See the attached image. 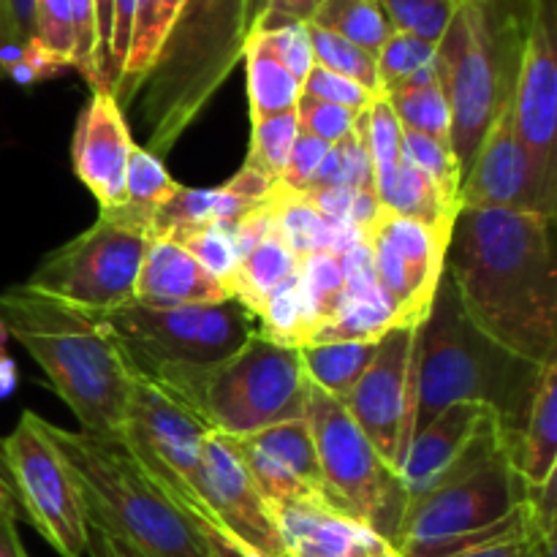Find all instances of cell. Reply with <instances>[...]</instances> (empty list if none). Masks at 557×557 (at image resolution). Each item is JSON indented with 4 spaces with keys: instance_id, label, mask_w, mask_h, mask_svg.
I'll return each instance as SVG.
<instances>
[{
    "instance_id": "obj_1",
    "label": "cell",
    "mask_w": 557,
    "mask_h": 557,
    "mask_svg": "<svg viewBox=\"0 0 557 557\" xmlns=\"http://www.w3.org/2000/svg\"><path fill=\"white\" fill-rule=\"evenodd\" d=\"M555 218L460 207L446 277L484 337L533 364L557 362Z\"/></svg>"
},
{
    "instance_id": "obj_2",
    "label": "cell",
    "mask_w": 557,
    "mask_h": 557,
    "mask_svg": "<svg viewBox=\"0 0 557 557\" xmlns=\"http://www.w3.org/2000/svg\"><path fill=\"white\" fill-rule=\"evenodd\" d=\"M0 324L36 359L82 433L120 441L134 370L98 321L76 305L20 283L0 294Z\"/></svg>"
},
{
    "instance_id": "obj_3",
    "label": "cell",
    "mask_w": 557,
    "mask_h": 557,
    "mask_svg": "<svg viewBox=\"0 0 557 557\" xmlns=\"http://www.w3.org/2000/svg\"><path fill=\"white\" fill-rule=\"evenodd\" d=\"M542 368L484 337L462 313L455 286L444 272L433 308L419 326L411 375V435L444 408L479 403L498 413L515 462Z\"/></svg>"
},
{
    "instance_id": "obj_4",
    "label": "cell",
    "mask_w": 557,
    "mask_h": 557,
    "mask_svg": "<svg viewBox=\"0 0 557 557\" xmlns=\"http://www.w3.org/2000/svg\"><path fill=\"white\" fill-rule=\"evenodd\" d=\"M248 0H183L139 92L147 152L169 156L243 60Z\"/></svg>"
},
{
    "instance_id": "obj_5",
    "label": "cell",
    "mask_w": 557,
    "mask_h": 557,
    "mask_svg": "<svg viewBox=\"0 0 557 557\" xmlns=\"http://www.w3.org/2000/svg\"><path fill=\"white\" fill-rule=\"evenodd\" d=\"M531 0H460L435 47V74L451 112V152L462 177L490 125L511 101Z\"/></svg>"
},
{
    "instance_id": "obj_6",
    "label": "cell",
    "mask_w": 557,
    "mask_h": 557,
    "mask_svg": "<svg viewBox=\"0 0 557 557\" xmlns=\"http://www.w3.org/2000/svg\"><path fill=\"white\" fill-rule=\"evenodd\" d=\"M44 430L74 479L90 525L147 557H207L188 517L123 441L54 428L47 419Z\"/></svg>"
},
{
    "instance_id": "obj_7",
    "label": "cell",
    "mask_w": 557,
    "mask_h": 557,
    "mask_svg": "<svg viewBox=\"0 0 557 557\" xmlns=\"http://www.w3.org/2000/svg\"><path fill=\"white\" fill-rule=\"evenodd\" d=\"M141 375L177 397L207 430L228 438L297 422L305 419L308 408L310 381L299 351L277 346L259 332L223 362L207 368H158Z\"/></svg>"
},
{
    "instance_id": "obj_8",
    "label": "cell",
    "mask_w": 557,
    "mask_h": 557,
    "mask_svg": "<svg viewBox=\"0 0 557 557\" xmlns=\"http://www.w3.org/2000/svg\"><path fill=\"white\" fill-rule=\"evenodd\" d=\"M528 484L506 451L471 462L408 500L397 533L400 557H449L528 528Z\"/></svg>"
},
{
    "instance_id": "obj_9",
    "label": "cell",
    "mask_w": 557,
    "mask_h": 557,
    "mask_svg": "<svg viewBox=\"0 0 557 557\" xmlns=\"http://www.w3.org/2000/svg\"><path fill=\"white\" fill-rule=\"evenodd\" d=\"M85 313L120 343L131 368L139 373L223 362L259 332L256 315L232 297L218 305L150 308L128 302Z\"/></svg>"
},
{
    "instance_id": "obj_10",
    "label": "cell",
    "mask_w": 557,
    "mask_h": 557,
    "mask_svg": "<svg viewBox=\"0 0 557 557\" xmlns=\"http://www.w3.org/2000/svg\"><path fill=\"white\" fill-rule=\"evenodd\" d=\"M152 234L150 223L125 207L98 210L92 226L41 261L27 286L85 310H109L134 302Z\"/></svg>"
},
{
    "instance_id": "obj_11",
    "label": "cell",
    "mask_w": 557,
    "mask_h": 557,
    "mask_svg": "<svg viewBox=\"0 0 557 557\" xmlns=\"http://www.w3.org/2000/svg\"><path fill=\"white\" fill-rule=\"evenodd\" d=\"M305 422L313 435L321 471L341 509L397 547V533L408 506L400 476L381 460L346 406L315 384L308 386Z\"/></svg>"
},
{
    "instance_id": "obj_12",
    "label": "cell",
    "mask_w": 557,
    "mask_h": 557,
    "mask_svg": "<svg viewBox=\"0 0 557 557\" xmlns=\"http://www.w3.org/2000/svg\"><path fill=\"white\" fill-rule=\"evenodd\" d=\"M22 517L60 557L87 555V517L63 457L44 430V419L25 411L0 441Z\"/></svg>"
},
{
    "instance_id": "obj_13",
    "label": "cell",
    "mask_w": 557,
    "mask_h": 557,
    "mask_svg": "<svg viewBox=\"0 0 557 557\" xmlns=\"http://www.w3.org/2000/svg\"><path fill=\"white\" fill-rule=\"evenodd\" d=\"M419 326H389L375 343L370 368L343 400L354 422L397 476L411 441V375Z\"/></svg>"
},
{
    "instance_id": "obj_14",
    "label": "cell",
    "mask_w": 557,
    "mask_h": 557,
    "mask_svg": "<svg viewBox=\"0 0 557 557\" xmlns=\"http://www.w3.org/2000/svg\"><path fill=\"white\" fill-rule=\"evenodd\" d=\"M364 243L375 281L395 305L397 324H422L444 277L449 239L424 223L381 210L379 221L364 232Z\"/></svg>"
},
{
    "instance_id": "obj_15",
    "label": "cell",
    "mask_w": 557,
    "mask_h": 557,
    "mask_svg": "<svg viewBox=\"0 0 557 557\" xmlns=\"http://www.w3.org/2000/svg\"><path fill=\"white\" fill-rule=\"evenodd\" d=\"M511 117L536 172L557 188V0H531Z\"/></svg>"
},
{
    "instance_id": "obj_16",
    "label": "cell",
    "mask_w": 557,
    "mask_h": 557,
    "mask_svg": "<svg viewBox=\"0 0 557 557\" xmlns=\"http://www.w3.org/2000/svg\"><path fill=\"white\" fill-rule=\"evenodd\" d=\"M207 433L210 430L177 397L134 370L120 441L139 457L141 466L194 487Z\"/></svg>"
},
{
    "instance_id": "obj_17",
    "label": "cell",
    "mask_w": 557,
    "mask_h": 557,
    "mask_svg": "<svg viewBox=\"0 0 557 557\" xmlns=\"http://www.w3.org/2000/svg\"><path fill=\"white\" fill-rule=\"evenodd\" d=\"M460 207L557 215V188L536 172L522 147L511 117V101L493 120L471 169L462 177Z\"/></svg>"
},
{
    "instance_id": "obj_18",
    "label": "cell",
    "mask_w": 557,
    "mask_h": 557,
    "mask_svg": "<svg viewBox=\"0 0 557 557\" xmlns=\"http://www.w3.org/2000/svg\"><path fill=\"white\" fill-rule=\"evenodd\" d=\"M495 451L509 455L504 428L493 408L479 403H457L444 408L438 417L411 435V444L403 457L400 482L408 500L419 498L451 473Z\"/></svg>"
},
{
    "instance_id": "obj_19",
    "label": "cell",
    "mask_w": 557,
    "mask_h": 557,
    "mask_svg": "<svg viewBox=\"0 0 557 557\" xmlns=\"http://www.w3.org/2000/svg\"><path fill=\"white\" fill-rule=\"evenodd\" d=\"M201 506L259 557H288L270 504L250 482L232 438L207 433L201 444L199 479L188 487Z\"/></svg>"
},
{
    "instance_id": "obj_20",
    "label": "cell",
    "mask_w": 557,
    "mask_h": 557,
    "mask_svg": "<svg viewBox=\"0 0 557 557\" xmlns=\"http://www.w3.org/2000/svg\"><path fill=\"white\" fill-rule=\"evenodd\" d=\"M232 444L253 487L270 506L313 504L346 515L326 484L305 419L232 438Z\"/></svg>"
},
{
    "instance_id": "obj_21",
    "label": "cell",
    "mask_w": 557,
    "mask_h": 557,
    "mask_svg": "<svg viewBox=\"0 0 557 557\" xmlns=\"http://www.w3.org/2000/svg\"><path fill=\"white\" fill-rule=\"evenodd\" d=\"M131 128L125 112L109 90H92L90 101L76 117L71 163L74 174L96 196L101 210H112L125 201V169H128Z\"/></svg>"
},
{
    "instance_id": "obj_22",
    "label": "cell",
    "mask_w": 557,
    "mask_h": 557,
    "mask_svg": "<svg viewBox=\"0 0 557 557\" xmlns=\"http://www.w3.org/2000/svg\"><path fill=\"white\" fill-rule=\"evenodd\" d=\"M288 557H400L364 522L313 504L270 506Z\"/></svg>"
},
{
    "instance_id": "obj_23",
    "label": "cell",
    "mask_w": 557,
    "mask_h": 557,
    "mask_svg": "<svg viewBox=\"0 0 557 557\" xmlns=\"http://www.w3.org/2000/svg\"><path fill=\"white\" fill-rule=\"evenodd\" d=\"M226 299L228 292L221 277L212 275L188 250L166 237L152 239L136 275L134 302L150 308H185V305H218Z\"/></svg>"
},
{
    "instance_id": "obj_24",
    "label": "cell",
    "mask_w": 557,
    "mask_h": 557,
    "mask_svg": "<svg viewBox=\"0 0 557 557\" xmlns=\"http://www.w3.org/2000/svg\"><path fill=\"white\" fill-rule=\"evenodd\" d=\"M348 286L341 310L335 319L326 321L310 343L332 341H379L389 326L397 324V313L392 299L379 286L370 261L368 243L357 245L346 253Z\"/></svg>"
},
{
    "instance_id": "obj_25",
    "label": "cell",
    "mask_w": 557,
    "mask_h": 557,
    "mask_svg": "<svg viewBox=\"0 0 557 557\" xmlns=\"http://www.w3.org/2000/svg\"><path fill=\"white\" fill-rule=\"evenodd\" d=\"M267 207H270L272 212L275 232L281 234V239L292 248V253L297 256V259L299 256L315 253V250L348 253V250L364 243L362 228L324 215V212L315 210L310 201H305L297 190L286 188V185L281 183L272 190Z\"/></svg>"
},
{
    "instance_id": "obj_26",
    "label": "cell",
    "mask_w": 557,
    "mask_h": 557,
    "mask_svg": "<svg viewBox=\"0 0 557 557\" xmlns=\"http://www.w3.org/2000/svg\"><path fill=\"white\" fill-rule=\"evenodd\" d=\"M515 468L528 487H539L557 473V362L544 364L539 375L536 395L517 441Z\"/></svg>"
},
{
    "instance_id": "obj_27",
    "label": "cell",
    "mask_w": 557,
    "mask_h": 557,
    "mask_svg": "<svg viewBox=\"0 0 557 557\" xmlns=\"http://www.w3.org/2000/svg\"><path fill=\"white\" fill-rule=\"evenodd\" d=\"M299 259L292 253L281 234L272 228L270 234L250 245L243 256H239L237 270L226 281L228 297L237 299L239 305L256 315L259 305L270 297L275 288H281L288 277L297 275Z\"/></svg>"
},
{
    "instance_id": "obj_28",
    "label": "cell",
    "mask_w": 557,
    "mask_h": 557,
    "mask_svg": "<svg viewBox=\"0 0 557 557\" xmlns=\"http://www.w3.org/2000/svg\"><path fill=\"white\" fill-rule=\"evenodd\" d=\"M386 101L400 120L403 131H413L451 147V112L441 90L435 63L408 76L397 90L386 92Z\"/></svg>"
},
{
    "instance_id": "obj_29",
    "label": "cell",
    "mask_w": 557,
    "mask_h": 557,
    "mask_svg": "<svg viewBox=\"0 0 557 557\" xmlns=\"http://www.w3.org/2000/svg\"><path fill=\"white\" fill-rule=\"evenodd\" d=\"M375 343L379 341L305 343L297 351L310 384L343 403L373 362Z\"/></svg>"
},
{
    "instance_id": "obj_30",
    "label": "cell",
    "mask_w": 557,
    "mask_h": 557,
    "mask_svg": "<svg viewBox=\"0 0 557 557\" xmlns=\"http://www.w3.org/2000/svg\"><path fill=\"white\" fill-rule=\"evenodd\" d=\"M381 210L395 212L400 218H411V221L424 223L428 228L438 232L441 237L449 239L451 223H455L457 210L451 205H446L444 196L438 194L433 183H430L428 174L419 172L417 166L403 158L397 163L395 177L389 180L386 188H381L375 194Z\"/></svg>"
},
{
    "instance_id": "obj_31",
    "label": "cell",
    "mask_w": 557,
    "mask_h": 557,
    "mask_svg": "<svg viewBox=\"0 0 557 557\" xmlns=\"http://www.w3.org/2000/svg\"><path fill=\"white\" fill-rule=\"evenodd\" d=\"M245 74H248L250 120L272 117V114L294 112L302 96V82L294 79L275 54L270 52L259 33H250L245 44Z\"/></svg>"
},
{
    "instance_id": "obj_32",
    "label": "cell",
    "mask_w": 557,
    "mask_h": 557,
    "mask_svg": "<svg viewBox=\"0 0 557 557\" xmlns=\"http://www.w3.org/2000/svg\"><path fill=\"white\" fill-rule=\"evenodd\" d=\"M256 324H259V335L277 343V346L299 348L313 341L319 324H315V315L310 310L308 297H305L299 270L259 305Z\"/></svg>"
},
{
    "instance_id": "obj_33",
    "label": "cell",
    "mask_w": 557,
    "mask_h": 557,
    "mask_svg": "<svg viewBox=\"0 0 557 557\" xmlns=\"http://www.w3.org/2000/svg\"><path fill=\"white\" fill-rule=\"evenodd\" d=\"M310 25L357 44L373 58H379L384 44L395 33L379 0H324Z\"/></svg>"
},
{
    "instance_id": "obj_34",
    "label": "cell",
    "mask_w": 557,
    "mask_h": 557,
    "mask_svg": "<svg viewBox=\"0 0 557 557\" xmlns=\"http://www.w3.org/2000/svg\"><path fill=\"white\" fill-rule=\"evenodd\" d=\"M299 281H302L305 297H308L310 310L315 315V324L321 330L326 321L335 319L343 297H346V253H337V250H315V253L299 256Z\"/></svg>"
},
{
    "instance_id": "obj_35",
    "label": "cell",
    "mask_w": 557,
    "mask_h": 557,
    "mask_svg": "<svg viewBox=\"0 0 557 557\" xmlns=\"http://www.w3.org/2000/svg\"><path fill=\"white\" fill-rule=\"evenodd\" d=\"M177 188L180 183L172 180V174L166 172L161 158L147 152L145 147L134 145L128 158V169H125V201L120 207L134 212L136 218L150 223L152 228L156 212L177 194Z\"/></svg>"
},
{
    "instance_id": "obj_36",
    "label": "cell",
    "mask_w": 557,
    "mask_h": 557,
    "mask_svg": "<svg viewBox=\"0 0 557 557\" xmlns=\"http://www.w3.org/2000/svg\"><path fill=\"white\" fill-rule=\"evenodd\" d=\"M297 136V109L294 112L272 114V117L250 120V150L243 166L281 183L283 169H286Z\"/></svg>"
},
{
    "instance_id": "obj_37",
    "label": "cell",
    "mask_w": 557,
    "mask_h": 557,
    "mask_svg": "<svg viewBox=\"0 0 557 557\" xmlns=\"http://www.w3.org/2000/svg\"><path fill=\"white\" fill-rule=\"evenodd\" d=\"M147 471H150V468H147ZM150 473H152V479L161 484L163 493L174 500V506H177V509L188 517V522L194 525V531L199 533L201 547H205L207 557H259L253 549L245 547L239 539H234L232 533H228L226 528H223L221 522H218L215 517H212L210 511L199 504V500H196V495L190 493L183 482L166 476V473H156V471H150Z\"/></svg>"
},
{
    "instance_id": "obj_38",
    "label": "cell",
    "mask_w": 557,
    "mask_h": 557,
    "mask_svg": "<svg viewBox=\"0 0 557 557\" xmlns=\"http://www.w3.org/2000/svg\"><path fill=\"white\" fill-rule=\"evenodd\" d=\"M308 33L315 65L357 82V85H362L364 90H370L373 96H384L379 82V65H375L373 54H368L364 49H359L357 44L346 41V38L335 36V33L321 30V27L308 25Z\"/></svg>"
},
{
    "instance_id": "obj_39",
    "label": "cell",
    "mask_w": 557,
    "mask_h": 557,
    "mask_svg": "<svg viewBox=\"0 0 557 557\" xmlns=\"http://www.w3.org/2000/svg\"><path fill=\"white\" fill-rule=\"evenodd\" d=\"M400 156L406 158L411 166H417L419 172L428 174L430 183L438 188V194L444 196L446 205L460 210L462 172L455 152H451V147L441 145V141L430 139V136L413 134V131H403Z\"/></svg>"
},
{
    "instance_id": "obj_40",
    "label": "cell",
    "mask_w": 557,
    "mask_h": 557,
    "mask_svg": "<svg viewBox=\"0 0 557 557\" xmlns=\"http://www.w3.org/2000/svg\"><path fill=\"white\" fill-rule=\"evenodd\" d=\"M166 239L188 250L199 264H205L212 275L221 277L223 286H226V281L239 264L237 237H234V228L226 226V223H205V226L180 228V232L169 234Z\"/></svg>"
},
{
    "instance_id": "obj_41",
    "label": "cell",
    "mask_w": 557,
    "mask_h": 557,
    "mask_svg": "<svg viewBox=\"0 0 557 557\" xmlns=\"http://www.w3.org/2000/svg\"><path fill=\"white\" fill-rule=\"evenodd\" d=\"M310 185H321V188H357L375 194L373 163H370V152L357 131H351V136L330 147L319 174H315Z\"/></svg>"
},
{
    "instance_id": "obj_42",
    "label": "cell",
    "mask_w": 557,
    "mask_h": 557,
    "mask_svg": "<svg viewBox=\"0 0 557 557\" xmlns=\"http://www.w3.org/2000/svg\"><path fill=\"white\" fill-rule=\"evenodd\" d=\"M395 33H408L438 47L460 0H379Z\"/></svg>"
},
{
    "instance_id": "obj_43",
    "label": "cell",
    "mask_w": 557,
    "mask_h": 557,
    "mask_svg": "<svg viewBox=\"0 0 557 557\" xmlns=\"http://www.w3.org/2000/svg\"><path fill=\"white\" fill-rule=\"evenodd\" d=\"M435 63V44L422 41L417 36H408V33H392L389 41L384 44V49L375 58L379 65V82L381 92H392L413 76L417 71L428 69Z\"/></svg>"
},
{
    "instance_id": "obj_44",
    "label": "cell",
    "mask_w": 557,
    "mask_h": 557,
    "mask_svg": "<svg viewBox=\"0 0 557 557\" xmlns=\"http://www.w3.org/2000/svg\"><path fill=\"white\" fill-rule=\"evenodd\" d=\"M305 201L321 210L324 215L335 218V221H346L351 226L368 232L381 215V205L375 194L357 188H321V185H310V188L297 190Z\"/></svg>"
},
{
    "instance_id": "obj_45",
    "label": "cell",
    "mask_w": 557,
    "mask_h": 557,
    "mask_svg": "<svg viewBox=\"0 0 557 557\" xmlns=\"http://www.w3.org/2000/svg\"><path fill=\"white\" fill-rule=\"evenodd\" d=\"M33 33L47 52L74 69V20L71 0H36L33 3Z\"/></svg>"
},
{
    "instance_id": "obj_46",
    "label": "cell",
    "mask_w": 557,
    "mask_h": 557,
    "mask_svg": "<svg viewBox=\"0 0 557 557\" xmlns=\"http://www.w3.org/2000/svg\"><path fill=\"white\" fill-rule=\"evenodd\" d=\"M357 114L359 112L335 107V103L299 96V103H297L299 134L315 136V139L326 141V145H337V141H343L346 136H351Z\"/></svg>"
},
{
    "instance_id": "obj_47",
    "label": "cell",
    "mask_w": 557,
    "mask_h": 557,
    "mask_svg": "<svg viewBox=\"0 0 557 557\" xmlns=\"http://www.w3.org/2000/svg\"><path fill=\"white\" fill-rule=\"evenodd\" d=\"M33 3L36 0H0V79H5L22 49L36 41Z\"/></svg>"
},
{
    "instance_id": "obj_48",
    "label": "cell",
    "mask_w": 557,
    "mask_h": 557,
    "mask_svg": "<svg viewBox=\"0 0 557 557\" xmlns=\"http://www.w3.org/2000/svg\"><path fill=\"white\" fill-rule=\"evenodd\" d=\"M302 96L315 98V101L335 103V107L351 109V112H364L379 98L370 90H364L362 85H357V82L346 79L341 74H332V71L321 69V65H313L310 74L305 76Z\"/></svg>"
},
{
    "instance_id": "obj_49",
    "label": "cell",
    "mask_w": 557,
    "mask_h": 557,
    "mask_svg": "<svg viewBox=\"0 0 557 557\" xmlns=\"http://www.w3.org/2000/svg\"><path fill=\"white\" fill-rule=\"evenodd\" d=\"M259 36L264 38L270 52L277 58V63H281L294 79L305 82V76H308L310 69L315 65L308 25L292 22V25H281L270 33H259Z\"/></svg>"
},
{
    "instance_id": "obj_50",
    "label": "cell",
    "mask_w": 557,
    "mask_h": 557,
    "mask_svg": "<svg viewBox=\"0 0 557 557\" xmlns=\"http://www.w3.org/2000/svg\"><path fill=\"white\" fill-rule=\"evenodd\" d=\"M71 20H74V69L85 76L92 90H103L101 71H98L96 5H92V0H71Z\"/></svg>"
},
{
    "instance_id": "obj_51",
    "label": "cell",
    "mask_w": 557,
    "mask_h": 557,
    "mask_svg": "<svg viewBox=\"0 0 557 557\" xmlns=\"http://www.w3.org/2000/svg\"><path fill=\"white\" fill-rule=\"evenodd\" d=\"M321 3L324 0H248V9H245L248 36L250 33H270L281 25H292V22L310 25Z\"/></svg>"
},
{
    "instance_id": "obj_52",
    "label": "cell",
    "mask_w": 557,
    "mask_h": 557,
    "mask_svg": "<svg viewBox=\"0 0 557 557\" xmlns=\"http://www.w3.org/2000/svg\"><path fill=\"white\" fill-rule=\"evenodd\" d=\"M330 147L332 145L315 139V136L299 134L297 141H294V147H292V156H288L286 169H283L281 185H286V188H292V190L308 188V185L315 180V174H319V169H321V163H324Z\"/></svg>"
},
{
    "instance_id": "obj_53",
    "label": "cell",
    "mask_w": 557,
    "mask_h": 557,
    "mask_svg": "<svg viewBox=\"0 0 557 557\" xmlns=\"http://www.w3.org/2000/svg\"><path fill=\"white\" fill-rule=\"evenodd\" d=\"M136 0H114L112 20V58H109V92H114L120 76H123L125 58H128L131 30H134Z\"/></svg>"
},
{
    "instance_id": "obj_54",
    "label": "cell",
    "mask_w": 557,
    "mask_h": 557,
    "mask_svg": "<svg viewBox=\"0 0 557 557\" xmlns=\"http://www.w3.org/2000/svg\"><path fill=\"white\" fill-rule=\"evenodd\" d=\"M96 5V41H98V71H101V85L109 90V58H112V20L114 0H92Z\"/></svg>"
},
{
    "instance_id": "obj_55",
    "label": "cell",
    "mask_w": 557,
    "mask_h": 557,
    "mask_svg": "<svg viewBox=\"0 0 557 557\" xmlns=\"http://www.w3.org/2000/svg\"><path fill=\"white\" fill-rule=\"evenodd\" d=\"M87 555L90 557H147L139 549H134L131 544H125L123 539L112 536V533L101 531V528L90 525L87 522Z\"/></svg>"
},
{
    "instance_id": "obj_56",
    "label": "cell",
    "mask_w": 557,
    "mask_h": 557,
    "mask_svg": "<svg viewBox=\"0 0 557 557\" xmlns=\"http://www.w3.org/2000/svg\"><path fill=\"white\" fill-rule=\"evenodd\" d=\"M525 533H520V536L498 539V542L479 544V547L462 549V553L449 555V557H525Z\"/></svg>"
},
{
    "instance_id": "obj_57",
    "label": "cell",
    "mask_w": 557,
    "mask_h": 557,
    "mask_svg": "<svg viewBox=\"0 0 557 557\" xmlns=\"http://www.w3.org/2000/svg\"><path fill=\"white\" fill-rule=\"evenodd\" d=\"M525 557H557V531H544V528L533 525L531 515H528Z\"/></svg>"
},
{
    "instance_id": "obj_58",
    "label": "cell",
    "mask_w": 557,
    "mask_h": 557,
    "mask_svg": "<svg viewBox=\"0 0 557 557\" xmlns=\"http://www.w3.org/2000/svg\"><path fill=\"white\" fill-rule=\"evenodd\" d=\"M0 557H27L20 531H16V517L5 511H0Z\"/></svg>"
},
{
    "instance_id": "obj_59",
    "label": "cell",
    "mask_w": 557,
    "mask_h": 557,
    "mask_svg": "<svg viewBox=\"0 0 557 557\" xmlns=\"http://www.w3.org/2000/svg\"><path fill=\"white\" fill-rule=\"evenodd\" d=\"M5 341H9V332H5V326L0 324V400L14 395L16 381H20L14 359H11L9 351H5Z\"/></svg>"
},
{
    "instance_id": "obj_60",
    "label": "cell",
    "mask_w": 557,
    "mask_h": 557,
    "mask_svg": "<svg viewBox=\"0 0 557 557\" xmlns=\"http://www.w3.org/2000/svg\"><path fill=\"white\" fill-rule=\"evenodd\" d=\"M0 511L16 517V520L22 517L20 500H16V493H14V482H11V473L3 460V449H0Z\"/></svg>"
}]
</instances>
